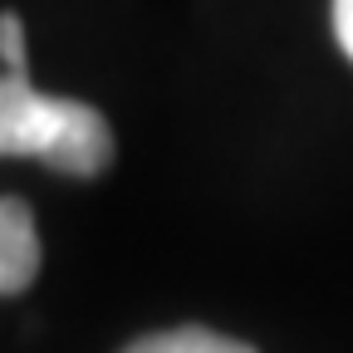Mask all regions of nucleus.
Masks as SVG:
<instances>
[{
  "label": "nucleus",
  "mask_w": 353,
  "mask_h": 353,
  "mask_svg": "<svg viewBox=\"0 0 353 353\" xmlns=\"http://www.w3.org/2000/svg\"><path fill=\"white\" fill-rule=\"evenodd\" d=\"M39 275V231L20 196H0V294H20Z\"/></svg>",
  "instance_id": "f03ea898"
},
{
  "label": "nucleus",
  "mask_w": 353,
  "mask_h": 353,
  "mask_svg": "<svg viewBox=\"0 0 353 353\" xmlns=\"http://www.w3.org/2000/svg\"><path fill=\"white\" fill-rule=\"evenodd\" d=\"M334 34H339V50L353 59V0H334Z\"/></svg>",
  "instance_id": "39448f33"
},
{
  "label": "nucleus",
  "mask_w": 353,
  "mask_h": 353,
  "mask_svg": "<svg viewBox=\"0 0 353 353\" xmlns=\"http://www.w3.org/2000/svg\"><path fill=\"white\" fill-rule=\"evenodd\" d=\"M123 353H255L250 343L241 339H226V334H216V329H162V334H148L138 343H128Z\"/></svg>",
  "instance_id": "7ed1b4c3"
},
{
  "label": "nucleus",
  "mask_w": 353,
  "mask_h": 353,
  "mask_svg": "<svg viewBox=\"0 0 353 353\" xmlns=\"http://www.w3.org/2000/svg\"><path fill=\"white\" fill-rule=\"evenodd\" d=\"M0 157H39L64 176H99L113 162V128L94 103L0 74Z\"/></svg>",
  "instance_id": "f257e3e1"
},
{
  "label": "nucleus",
  "mask_w": 353,
  "mask_h": 353,
  "mask_svg": "<svg viewBox=\"0 0 353 353\" xmlns=\"http://www.w3.org/2000/svg\"><path fill=\"white\" fill-rule=\"evenodd\" d=\"M0 59H6V74L30 79V59H25V25L15 10L0 15Z\"/></svg>",
  "instance_id": "20e7f679"
}]
</instances>
